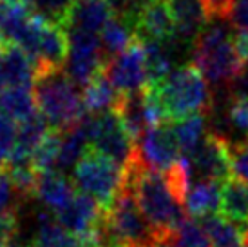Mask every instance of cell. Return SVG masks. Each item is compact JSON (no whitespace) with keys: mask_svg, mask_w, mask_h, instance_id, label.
<instances>
[{"mask_svg":"<svg viewBox=\"0 0 248 247\" xmlns=\"http://www.w3.org/2000/svg\"><path fill=\"white\" fill-rule=\"evenodd\" d=\"M125 247H129V246H125Z\"/></svg>","mask_w":248,"mask_h":247,"instance_id":"cell-48","label":"cell"},{"mask_svg":"<svg viewBox=\"0 0 248 247\" xmlns=\"http://www.w3.org/2000/svg\"><path fill=\"white\" fill-rule=\"evenodd\" d=\"M227 20L237 31L248 29V0H232L227 15Z\"/></svg>","mask_w":248,"mask_h":247,"instance_id":"cell-38","label":"cell"},{"mask_svg":"<svg viewBox=\"0 0 248 247\" xmlns=\"http://www.w3.org/2000/svg\"><path fill=\"white\" fill-rule=\"evenodd\" d=\"M174 247H212L205 227L194 218H185L172 233Z\"/></svg>","mask_w":248,"mask_h":247,"instance_id":"cell-31","label":"cell"},{"mask_svg":"<svg viewBox=\"0 0 248 247\" xmlns=\"http://www.w3.org/2000/svg\"><path fill=\"white\" fill-rule=\"evenodd\" d=\"M141 44H143L149 82H159L165 76L170 75L172 73V60H170V53L165 48L169 44H161L156 40H141Z\"/></svg>","mask_w":248,"mask_h":247,"instance_id":"cell-30","label":"cell"},{"mask_svg":"<svg viewBox=\"0 0 248 247\" xmlns=\"http://www.w3.org/2000/svg\"><path fill=\"white\" fill-rule=\"evenodd\" d=\"M172 7L174 20H176V33L178 42H192L196 36L205 28L208 17V11L203 0H169Z\"/></svg>","mask_w":248,"mask_h":247,"instance_id":"cell-16","label":"cell"},{"mask_svg":"<svg viewBox=\"0 0 248 247\" xmlns=\"http://www.w3.org/2000/svg\"><path fill=\"white\" fill-rule=\"evenodd\" d=\"M2 64H4V73H6L7 86H26L33 88L35 82V62L31 56L16 44H7L6 48L0 51Z\"/></svg>","mask_w":248,"mask_h":247,"instance_id":"cell-22","label":"cell"},{"mask_svg":"<svg viewBox=\"0 0 248 247\" xmlns=\"http://www.w3.org/2000/svg\"><path fill=\"white\" fill-rule=\"evenodd\" d=\"M107 53L102 46V38L96 33L69 31V56L67 75L78 88H85L100 69H104Z\"/></svg>","mask_w":248,"mask_h":247,"instance_id":"cell-7","label":"cell"},{"mask_svg":"<svg viewBox=\"0 0 248 247\" xmlns=\"http://www.w3.org/2000/svg\"><path fill=\"white\" fill-rule=\"evenodd\" d=\"M82 120L63 131L62 149H60V158H58V169L62 171L75 167L80 162V158L85 155V151L89 149V137H87V131L83 127Z\"/></svg>","mask_w":248,"mask_h":247,"instance_id":"cell-27","label":"cell"},{"mask_svg":"<svg viewBox=\"0 0 248 247\" xmlns=\"http://www.w3.org/2000/svg\"><path fill=\"white\" fill-rule=\"evenodd\" d=\"M149 247H174L172 246V236H165V238H158L156 242H152Z\"/></svg>","mask_w":248,"mask_h":247,"instance_id":"cell-42","label":"cell"},{"mask_svg":"<svg viewBox=\"0 0 248 247\" xmlns=\"http://www.w3.org/2000/svg\"><path fill=\"white\" fill-rule=\"evenodd\" d=\"M230 2L232 0H203V4L208 11V17H216V18H227Z\"/></svg>","mask_w":248,"mask_h":247,"instance_id":"cell-39","label":"cell"},{"mask_svg":"<svg viewBox=\"0 0 248 247\" xmlns=\"http://www.w3.org/2000/svg\"><path fill=\"white\" fill-rule=\"evenodd\" d=\"M230 158L234 176L248 184V140L230 142Z\"/></svg>","mask_w":248,"mask_h":247,"instance_id":"cell-36","label":"cell"},{"mask_svg":"<svg viewBox=\"0 0 248 247\" xmlns=\"http://www.w3.org/2000/svg\"><path fill=\"white\" fill-rule=\"evenodd\" d=\"M145 89L159 102L169 122L212 111L208 80L194 62L172 69V73L159 82H149Z\"/></svg>","mask_w":248,"mask_h":247,"instance_id":"cell-2","label":"cell"},{"mask_svg":"<svg viewBox=\"0 0 248 247\" xmlns=\"http://www.w3.org/2000/svg\"><path fill=\"white\" fill-rule=\"evenodd\" d=\"M35 196L47 209L56 213L76 196V184L75 180L67 178L63 173H38Z\"/></svg>","mask_w":248,"mask_h":247,"instance_id":"cell-14","label":"cell"},{"mask_svg":"<svg viewBox=\"0 0 248 247\" xmlns=\"http://www.w3.org/2000/svg\"><path fill=\"white\" fill-rule=\"evenodd\" d=\"M104 207L93 196L85 193H76V196L67 206L53 214L58 220V224L65 227L69 233L82 240H93L100 222L104 218Z\"/></svg>","mask_w":248,"mask_h":247,"instance_id":"cell-12","label":"cell"},{"mask_svg":"<svg viewBox=\"0 0 248 247\" xmlns=\"http://www.w3.org/2000/svg\"><path fill=\"white\" fill-rule=\"evenodd\" d=\"M36 234L31 247H98L96 242L82 240L58 224L53 213L42 211L36 214Z\"/></svg>","mask_w":248,"mask_h":247,"instance_id":"cell-18","label":"cell"},{"mask_svg":"<svg viewBox=\"0 0 248 247\" xmlns=\"http://www.w3.org/2000/svg\"><path fill=\"white\" fill-rule=\"evenodd\" d=\"M127 173V189H131L141 213L163 236H170L186 218L185 207L174 194L163 173L154 171L136 157Z\"/></svg>","mask_w":248,"mask_h":247,"instance_id":"cell-1","label":"cell"},{"mask_svg":"<svg viewBox=\"0 0 248 247\" xmlns=\"http://www.w3.org/2000/svg\"><path fill=\"white\" fill-rule=\"evenodd\" d=\"M138 158L154 171L167 173L181 160V149L169 122L154 125L136 144Z\"/></svg>","mask_w":248,"mask_h":247,"instance_id":"cell-10","label":"cell"},{"mask_svg":"<svg viewBox=\"0 0 248 247\" xmlns=\"http://www.w3.org/2000/svg\"><path fill=\"white\" fill-rule=\"evenodd\" d=\"M6 167V160H4V157L0 155V169H4Z\"/></svg>","mask_w":248,"mask_h":247,"instance_id":"cell-45","label":"cell"},{"mask_svg":"<svg viewBox=\"0 0 248 247\" xmlns=\"http://www.w3.org/2000/svg\"><path fill=\"white\" fill-rule=\"evenodd\" d=\"M114 111L118 113V117H120V120L124 124L125 131L131 135L136 144L140 142V138L152 127L143 89L136 91V93L122 95Z\"/></svg>","mask_w":248,"mask_h":247,"instance_id":"cell-15","label":"cell"},{"mask_svg":"<svg viewBox=\"0 0 248 247\" xmlns=\"http://www.w3.org/2000/svg\"><path fill=\"white\" fill-rule=\"evenodd\" d=\"M63 131L49 129L47 135L44 137L38 147L35 149L31 157V165L35 167L36 173H49L55 171L58 167V158H60V149H62Z\"/></svg>","mask_w":248,"mask_h":247,"instance_id":"cell-29","label":"cell"},{"mask_svg":"<svg viewBox=\"0 0 248 247\" xmlns=\"http://www.w3.org/2000/svg\"><path fill=\"white\" fill-rule=\"evenodd\" d=\"M241 231H243V236H245V242H247V247H248V222L241 226Z\"/></svg>","mask_w":248,"mask_h":247,"instance_id":"cell-44","label":"cell"},{"mask_svg":"<svg viewBox=\"0 0 248 247\" xmlns=\"http://www.w3.org/2000/svg\"><path fill=\"white\" fill-rule=\"evenodd\" d=\"M9 247H18V246H15V244H9Z\"/></svg>","mask_w":248,"mask_h":247,"instance_id":"cell-46","label":"cell"},{"mask_svg":"<svg viewBox=\"0 0 248 247\" xmlns=\"http://www.w3.org/2000/svg\"><path fill=\"white\" fill-rule=\"evenodd\" d=\"M234 48L235 53L239 56V60L243 62V66L248 64V29L237 31L234 35Z\"/></svg>","mask_w":248,"mask_h":247,"instance_id":"cell-40","label":"cell"},{"mask_svg":"<svg viewBox=\"0 0 248 247\" xmlns=\"http://www.w3.org/2000/svg\"><path fill=\"white\" fill-rule=\"evenodd\" d=\"M221 209L228 220L235 224L248 222V184L239 178H228L221 189Z\"/></svg>","mask_w":248,"mask_h":247,"instance_id":"cell-24","label":"cell"},{"mask_svg":"<svg viewBox=\"0 0 248 247\" xmlns=\"http://www.w3.org/2000/svg\"><path fill=\"white\" fill-rule=\"evenodd\" d=\"M0 247H9V246H0Z\"/></svg>","mask_w":248,"mask_h":247,"instance_id":"cell-47","label":"cell"},{"mask_svg":"<svg viewBox=\"0 0 248 247\" xmlns=\"http://www.w3.org/2000/svg\"><path fill=\"white\" fill-rule=\"evenodd\" d=\"M0 113L13 118L15 122H26L38 113L33 88L7 86L0 91Z\"/></svg>","mask_w":248,"mask_h":247,"instance_id":"cell-23","label":"cell"},{"mask_svg":"<svg viewBox=\"0 0 248 247\" xmlns=\"http://www.w3.org/2000/svg\"><path fill=\"white\" fill-rule=\"evenodd\" d=\"M76 0H33V11L42 15L49 22L65 28V22Z\"/></svg>","mask_w":248,"mask_h":247,"instance_id":"cell-33","label":"cell"},{"mask_svg":"<svg viewBox=\"0 0 248 247\" xmlns=\"http://www.w3.org/2000/svg\"><path fill=\"white\" fill-rule=\"evenodd\" d=\"M104 69L112 86L122 95L145 89V86L149 84V76L141 40L134 38V42L122 53L107 56Z\"/></svg>","mask_w":248,"mask_h":247,"instance_id":"cell-8","label":"cell"},{"mask_svg":"<svg viewBox=\"0 0 248 247\" xmlns=\"http://www.w3.org/2000/svg\"><path fill=\"white\" fill-rule=\"evenodd\" d=\"M67 56H69V35L65 33V28L44 18L36 44L35 69L62 68Z\"/></svg>","mask_w":248,"mask_h":247,"instance_id":"cell-13","label":"cell"},{"mask_svg":"<svg viewBox=\"0 0 248 247\" xmlns=\"http://www.w3.org/2000/svg\"><path fill=\"white\" fill-rule=\"evenodd\" d=\"M172 125L174 137L178 140L181 155H192L198 145L207 137V115H190L186 118L176 120Z\"/></svg>","mask_w":248,"mask_h":247,"instance_id":"cell-25","label":"cell"},{"mask_svg":"<svg viewBox=\"0 0 248 247\" xmlns=\"http://www.w3.org/2000/svg\"><path fill=\"white\" fill-rule=\"evenodd\" d=\"M7 82H6V73H4V64H2V56H0V91L6 89Z\"/></svg>","mask_w":248,"mask_h":247,"instance_id":"cell-43","label":"cell"},{"mask_svg":"<svg viewBox=\"0 0 248 247\" xmlns=\"http://www.w3.org/2000/svg\"><path fill=\"white\" fill-rule=\"evenodd\" d=\"M112 17L114 15L107 0H76L65 22V29L98 33Z\"/></svg>","mask_w":248,"mask_h":247,"instance_id":"cell-17","label":"cell"},{"mask_svg":"<svg viewBox=\"0 0 248 247\" xmlns=\"http://www.w3.org/2000/svg\"><path fill=\"white\" fill-rule=\"evenodd\" d=\"M192 62L212 86H232L243 71L234 36L225 26H205L192 44Z\"/></svg>","mask_w":248,"mask_h":247,"instance_id":"cell-4","label":"cell"},{"mask_svg":"<svg viewBox=\"0 0 248 247\" xmlns=\"http://www.w3.org/2000/svg\"><path fill=\"white\" fill-rule=\"evenodd\" d=\"M73 180L76 187L93 196L104 211H109L127 187V173L124 167L93 147H89L75 165Z\"/></svg>","mask_w":248,"mask_h":247,"instance_id":"cell-5","label":"cell"},{"mask_svg":"<svg viewBox=\"0 0 248 247\" xmlns=\"http://www.w3.org/2000/svg\"><path fill=\"white\" fill-rule=\"evenodd\" d=\"M83 127L89 137V147L110 158L112 162L129 169L138 157V147L132 137L125 131L116 111L83 117Z\"/></svg>","mask_w":248,"mask_h":247,"instance_id":"cell-6","label":"cell"},{"mask_svg":"<svg viewBox=\"0 0 248 247\" xmlns=\"http://www.w3.org/2000/svg\"><path fill=\"white\" fill-rule=\"evenodd\" d=\"M227 118L235 129L248 135V96L232 93V98L228 102Z\"/></svg>","mask_w":248,"mask_h":247,"instance_id":"cell-34","label":"cell"},{"mask_svg":"<svg viewBox=\"0 0 248 247\" xmlns=\"http://www.w3.org/2000/svg\"><path fill=\"white\" fill-rule=\"evenodd\" d=\"M6 171L9 178L13 182L16 193L22 196V200L33 198L36 191V182H38V173L31 164H20V165H6Z\"/></svg>","mask_w":248,"mask_h":247,"instance_id":"cell-32","label":"cell"},{"mask_svg":"<svg viewBox=\"0 0 248 247\" xmlns=\"http://www.w3.org/2000/svg\"><path fill=\"white\" fill-rule=\"evenodd\" d=\"M16 140H18L16 122L4 113H0V155L4 157L6 162L7 158L13 155L15 147H16Z\"/></svg>","mask_w":248,"mask_h":247,"instance_id":"cell-35","label":"cell"},{"mask_svg":"<svg viewBox=\"0 0 248 247\" xmlns=\"http://www.w3.org/2000/svg\"><path fill=\"white\" fill-rule=\"evenodd\" d=\"M120 96H122V93L112 86L105 69H100L82 91L83 106H85V111L89 115H100L105 111H114Z\"/></svg>","mask_w":248,"mask_h":247,"instance_id":"cell-21","label":"cell"},{"mask_svg":"<svg viewBox=\"0 0 248 247\" xmlns=\"http://www.w3.org/2000/svg\"><path fill=\"white\" fill-rule=\"evenodd\" d=\"M203 227L207 231L212 247H247L241 226L237 227L227 216L210 214L203 218Z\"/></svg>","mask_w":248,"mask_h":247,"instance_id":"cell-26","label":"cell"},{"mask_svg":"<svg viewBox=\"0 0 248 247\" xmlns=\"http://www.w3.org/2000/svg\"><path fill=\"white\" fill-rule=\"evenodd\" d=\"M18 234V213H0V246L13 244L15 236Z\"/></svg>","mask_w":248,"mask_h":247,"instance_id":"cell-37","label":"cell"},{"mask_svg":"<svg viewBox=\"0 0 248 247\" xmlns=\"http://www.w3.org/2000/svg\"><path fill=\"white\" fill-rule=\"evenodd\" d=\"M0 2L9 4V6H24V7L33 9V0H0Z\"/></svg>","mask_w":248,"mask_h":247,"instance_id":"cell-41","label":"cell"},{"mask_svg":"<svg viewBox=\"0 0 248 247\" xmlns=\"http://www.w3.org/2000/svg\"><path fill=\"white\" fill-rule=\"evenodd\" d=\"M136 38L140 40H156L161 44H176V20L169 0H147L140 7L134 22Z\"/></svg>","mask_w":248,"mask_h":247,"instance_id":"cell-11","label":"cell"},{"mask_svg":"<svg viewBox=\"0 0 248 247\" xmlns=\"http://www.w3.org/2000/svg\"><path fill=\"white\" fill-rule=\"evenodd\" d=\"M49 124L42 117L40 113H36L35 117H31L26 122H20L18 125V140L15 147L13 155L7 158L6 165H20V164H31V157L35 149L38 147L44 137L47 135Z\"/></svg>","mask_w":248,"mask_h":247,"instance_id":"cell-20","label":"cell"},{"mask_svg":"<svg viewBox=\"0 0 248 247\" xmlns=\"http://www.w3.org/2000/svg\"><path fill=\"white\" fill-rule=\"evenodd\" d=\"M188 158L194 175L201 176V180H214L223 184L234 176L230 140L219 133H207L205 140L192 155H188Z\"/></svg>","mask_w":248,"mask_h":247,"instance_id":"cell-9","label":"cell"},{"mask_svg":"<svg viewBox=\"0 0 248 247\" xmlns=\"http://www.w3.org/2000/svg\"><path fill=\"white\" fill-rule=\"evenodd\" d=\"M134 38H136L134 28L127 20L118 17H112L102 29V46L107 56L122 53L134 42Z\"/></svg>","mask_w":248,"mask_h":247,"instance_id":"cell-28","label":"cell"},{"mask_svg":"<svg viewBox=\"0 0 248 247\" xmlns=\"http://www.w3.org/2000/svg\"><path fill=\"white\" fill-rule=\"evenodd\" d=\"M33 93L38 113L47 120L51 129L65 131L85 117L78 86L62 68L36 69Z\"/></svg>","mask_w":248,"mask_h":247,"instance_id":"cell-3","label":"cell"},{"mask_svg":"<svg viewBox=\"0 0 248 247\" xmlns=\"http://www.w3.org/2000/svg\"><path fill=\"white\" fill-rule=\"evenodd\" d=\"M223 184L214 180H200L190 185L185 196V213L190 218H207L221 207Z\"/></svg>","mask_w":248,"mask_h":247,"instance_id":"cell-19","label":"cell"}]
</instances>
